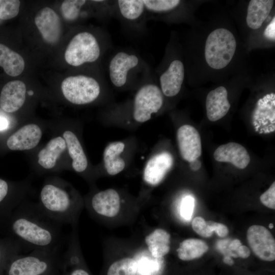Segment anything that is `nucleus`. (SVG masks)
<instances>
[{
	"label": "nucleus",
	"mask_w": 275,
	"mask_h": 275,
	"mask_svg": "<svg viewBox=\"0 0 275 275\" xmlns=\"http://www.w3.org/2000/svg\"><path fill=\"white\" fill-rule=\"evenodd\" d=\"M260 200L261 203L267 207L274 210L275 209V182H273L269 188L263 193Z\"/></svg>",
	"instance_id": "35"
},
{
	"label": "nucleus",
	"mask_w": 275,
	"mask_h": 275,
	"mask_svg": "<svg viewBox=\"0 0 275 275\" xmlns=\"http://www.w3.org/2000/svg\"><path fill=\"white\" fill-rule=\"evenodd\" d=\"M0 66L8 75L17 76L23 72L25 63L19 54L0 43Z\"/></svg>",
	"instance_id": "27"
},
{
	"label": "nucleus",
	"mask_w": 275,
	"mask_h": 275,
	"mask_svg": "<svg viewBox=\"0 0 275 275\" xmlns=\"http://www.w3.org/2000/svg\"><path fill=\"white\" fill-rule=\"evenodd\" d=\"M97 78L86 74L71 75L62 81L61 90L65 98L77 105L90 103L101 92V84Z\"/></svg>",
	"instance_id": "8"
},
{
	"label": "nucleus",
	"mask_w": 275,
	"mask_h": 275,
	"mask_svg": "<svg viewBox=\"0 0 275 275\" xmlns=\"http://www.w3.org/2000/svg\"><path fill=\"white\" fill-rule=\"evenodd\" d=\"M191 163V168L193 170H197L200 167V163L197 159L192 161Z\"/></svg>",
	"instance_id": "42"
},
{
	"label": "nucleus",
	"mask_w": 275,
	"mask_h": 275,
	"mask_svg": "<svg viewBox=\"0 0 275 275\" xmlns=\"http://www.w3.org/2000/svg\"><path fill=\"white\" fill-rule=\"evenodd\" d=\"M2 248H3L0 245V265L1 264L3 257V251Z\"/></svg>",
	"instance_id": "44"
},
{
	"label": "nucleus",
	"mask_w": 275,
	"mask_h": 275,
	"mask_svg": "<svg viewBox=\"0 0 275 275\" xmlns=\"http://www.w3.org/2000/svg\"><path fill=\"white\" fill-rule=\"evenodd\" d=\"M171 235L165 230L158 228L145 238V242L151 256L154 258H163L170 250Z\"/></svg>",
	"instance_id": "24"
},
{
	"label": "nucleus",
	"mask_w": 275,
	"mask_h": 275,
	"mask_svg": "<svg viewBox=\"0 0 275 275\" xmlns=\"http://www.w3.org/2000/svg\"><path fill=\"white\" fill-rule=\"evenodd\" d=\"M75 240V235L72 234L68 248L63 255L61 275H90L80 266V259Z\"/></svg>",
	"instance_id": "21"
},
{
	"label": "nucleus",
	"mask_w": 275,
	"mask_h": 275,
	"mask_svg": "<svg viewBox=\"0 0 275 275\" xmlns=\"http://www.w3.org/2000/svg\"><path fill=\"white\" fill-rule=\"evenodd\" d=\"M152 74L142 82L135 93L132 103V115L135 121L144 123L158 112L164 101V96Z\"/></svg>",
	"instance_id": "7"
},
{
	"label": "nucleus",
	"mask_w": 275,
	"mask_h": 275,
	"mask_svg": "<svg viewBox=\"0 0 275 275\" xmlns=\"http://www.w3.org/2000/svg\"><path fill=\"white\" fill-rule=\"evenodd\" d=\"M240 241L238 239H234L229 244V248L233 251H236L237 249L241 245Z\"/></svg>",
	"instance_id": "40"
},
{
	"label": "nucleus",
	"mask_w": 275,
	"mask_h": 275,
	"mask_svg": "<svg viewBox=\"0 0 275 275\" xmlns=\"http://www.w3.org/2000/svg\"><path fill=\"white\" fill-rule=\"evenodd\" d=\"M0 19L8 20L15 17L19 12V1H0Z\"/></svg>",
	"instance_id": "32"
},
{
	"label": "nucleus",
	"mask_w": 275,
	"mask_h": 275,
	"mask_svg": "<svg viewBox=\"0 0 275 275\" xmlns=\"http://www.w3.org/2000/svg\"><path fill=\"white\" fill-rule=\"evenodd\" d=\"M217 161L230 162L237 168H245L250 162V157L246 149L241 145L230 142L217 147L213 153Z\"/></svg>",
	"instance_id": "19"
},
{
	"label": "nucleus",
	"mask_w": 275,
	"mask_h": 275,
	"mask_svg": "<svg viewBox=\"0 0 275 275\" xmlns=\"http://www.w3.org/2000/svg\"><path fill=\"white\" fill-rule=\"evenodd\" d=\"M62 257L59 250H34L13 257L8 275H55L61 272Z\"/></svg>",
	"instance_id": "5"
},
{
	"label": "nucleus",
	"mask_w": 275,
	"mask_h": 275,
	"mask_svg": "<svg viewBox=\"0 0 275 275\" xmlns=\"http://www.w3.org/2000/svg\"><path fill=\"white\" fill-rule=\"evenodd\" d=\"M124 147L125 144L122 142H112L105 147L103 160L105 168L109 175H117L124 169L125 161L120 157Z\"/></svg>",
	"instance_id": "23"
},
{
	"label": "nucleus",
	"mask_w": 275,
	"mask_h": 275,
	"mask_svg": "<svg viewBox=\"0 0 275 275\" xmlns=\"http://www.w3.org/2000/svg\"><path fill=\"white\" fill-rule=\"evenodd\" d=\"M55 275H61V272L60 273H58V274H55Z\"/></svg>",
	"instance_id": "46"
},
{
	"label": "nucleus",
	"mask_w": 275,
	"mask_h": 275,
	"mask_svg": "<svg viewBox=\"0 0 275 275\" xmlns=\"http://www.w3.org/2000/svg\"><path fill=\"white\" fill-rule=\"evenodd\" d=\"M173 163V157L169 152L155 155L146 163L143 175L144 180L149 185H157L170 170Z\"/></svg>",
	"instance_id": "15"
},
{
	"label": "nucleus",
	"mask_w": 275,
	"mask_h": 275,
	"mask_svg": "<svg viewBox=\"0 0 275 275\" xmlns=\"http://www.w3.org/2000/svg\"><path fill=\"white\" fill-rule=\"evenodd\" d=\"M195 207V199L190 195L184 197L181 202L180 214L185 221H189L192 217Z\"/></svg>",
	"instance_id": "34"
},
{
	"label": "nucleus",
	"mask_w": 275,
	"mask_h": 275,
	"mask_svg": "<svg viewBox=\"0 0 275 275\" xmlns=\"http://www.w3.org/2000/svg\"><path fill=\"white\" fill-rule=\"evenodd\" d=\"M177 139L182 158L191 162L199 157L202 153L200 135L197 130L189 125L181 126L177 130Z\"/></svg>",
	"instance_id": "13"
},
{
	"label": "nucleus",
	"mask_w": 275,
	"mask_h": 275,
	"mask_svg": "<svg viewBox=\"0 0 275 275\" xmlns=\"http://www.w3.org/2000/svg\"><path fill=\"white\" fill-rule=\"evenodd\" d=\"M41 136L42 131L38 125L28 124L10 136L7 141V145L12 150H30L38 145Z\"/></svg>",
	"instance_id": "18"
},
{
	"label": "nucleus",
	"mask_w": 275,
	"mask_h": 275,
	"mask_svg": "<svg viewBox=\"0 0 275 275\" xmlns=\"http://www.w3.org/2000/svg\"><path fill=\"white\" fill-rule=\"evenodd\" d=\"M184 78V67L179 59H174L159 72V85L163 96L172 97L180 91Z\"/></svg>",
	"instance_id": "12"
},
{
	"label": "nucleus",
	"mask_w": 275,
	"mask_h": 275,
	"mask_svg": "<svg viewBox=\"0 0 275 275\" xmlns=\"http://www.w3.org/2000/svg\"><path fill=\"white\" fill-rule=\"evenodd\" d=\"M206 222L207 224L211 227L213 232L216 233L219 237H224L228 234L229 229L226 225L212 221Z\"/></svg>",
	"instance_id": "36"
},
{
	"label": "nucleus",
	"mask_w": 275,
	"mask_h": 275,
	"mask_svg": "<svg viewBox=\"0 0 275 275\" xmlns=\"http://www.w3.org/2000/svg\"><path fill=\"white\" fill-rule=\"evenodd\" d=\"M8 126L7 120L5 118L0 116V131L6 129Z\"/></svg>",
	"instance_id": "41"
},
{
	"label": "nucleus",
	"mask_w": 275,
	"mask_h": 275,
	"mask_svg": "<svg viewBox=\"0 0 275 275\" xmlns=\"http://www.w3.org/2000/svg\"><path fill=\"white\" fill-rule=\"evenodd\" d=\"M38 205L46 215L62 225L74 224L79 211L78 205L67 190L51 183L43 186Z\"/></svg>",
	"instance_id": "4"
},
{
	"label": "nucleus",
	"mask_w": 275,
	"mask_h": 275,
	"mask_svg": "<svg viewBox=\"0 0 275 275\" xmlns=\"http://www.w3.org/2000/svg\"><path fill=\"white\" fill-rule=\"evenodd\" d=\"M9 191V185L7 182L0 179V203L2 202L7 197Z\"/></svg>",
	"instance_id": "38"
},
{
	"label": "nucleus",
	"mask_w": 275,
	"mask_h": 275,
	"mask_svg": "<svg viewBox=\"0 0 275 275\" xmlns=\"http://www.w3.org/2000/svg\"><path fill=\"white\" fill-rule=\"evenodd\" d=\"M92 211L97 215L112 217L120 209V198L114 189H107L95 194L90 202Z\"/></svg>",
	"instance_id": "16"
},
{
	"label": "nucleus",
	"mask_w": 275,
	"mask_h": 275,
	"mask_svg": "<svg viewBox=\"0 0 275 275\" xmlns=\"http://www.w3.org/2000/svg\"><path fill=\"white\" fill-rule=\"evenodd\" d=\"M247 240L254 254L260 259L272 261L275 259V240L265 227L254 225L247 231Z\"/></svg>",
	"instance_id": "10"
},
{
	"label": "nucleus",
	"mask_w": 275,
	"mask_h": 275,
	"mask_svg": "<svg viewBox=\"0 0 275 275\" xmlns=\"http://www.w3.org/2000/svg\"><path fill=\"white\" fill-rule=\"evenodd\" d=\"M272 0H251L248 7L246 21L249 28H260L268 16L273 5Z\"/></svg>",
	"instance_id": "22"
},
{
	"label": "nucleus",
	"mask_w": 275,
	"mask_h": 275,
	"mask_svg": "<svg viewBox=\"0 0 275 275\" xmlns=\"http://www.w3.org/2000/svg\"><path fill=\"white\" fill-rule=\"evenodd\" d=\"M108 77L116 88L140 85L151 74V68L134 51L121 49L115 52L108 61Z\"/></svg>",
	"instance_id": "2"
},
{
	"label": "nucleus",
	"mask_w": 275,
	"mask_h": 275,
	"mask_svg": "<svg viewBox=\"0 0 275 275\" xmlns=\"http://www.w3.org/2000/svg\"><path fill=\"white\" fill-rule=\"evenodd\" d=\"M268 227L270 229H272L273 228V225L272 223H270L268 225Z\"/></svg>",
	"instance_id": "45"
},
{
	"label": "nucleus",
	"mask_w": 275,
	"mask_h": 275,
	"mask_svg": "<svg viewBox=\"0 0 275 275\" xmlns=\"http://www.w3.org/2000/svg\"><path fill=\"white\" fill-rule=\"evenodd\" d=\"M209 248L203 240L188 238L182 241L177 250L178 258L183 261H189L201 257Z\"/></svg>",
	"instance_id": "28"
},
{
	"label": "nucleus",
	"mask_w": 275,
	"mask_h": 275,
	"mask_svg": "<svg viewBox=\"0 0 275 275\" xmlns=\"http://www.w3.org/2000/svg\"><path fill=\"white\" fill-rule=\"evenodd\" d=\"M194 231L200 236L208 238L212 236L213 231L207 222L201 216H196L191 223Z\"/></svg>",
	"instance_id": "33"
},
{
	"label": "nucleus",
	"mask_w": 275,
	"mask_h": 275,
	"mask_svg": "<svg viewBox=\"0 0 275 275\" xmlns=\"http://www.w3.org/2000/svg\"><path fill=\"white\" fill-rule=\"evenodd\" d=\"M87 3L85 0L64 1L61 7L64 18L69 21H74L79 18L81 9Z\"/></svg>",
	"instance_id": "30"
},
{
	"label": "nucleus",
	"mask_w": 275,
	"mask_h": 275,
	"mask_svg": "<svg viewBox=\"0 0 275 275\" xmlns=\"http://www.w3.org/2000/svg\"><path fill=\"white\" fill-rule=\"evenodd\" d=\"M69 155L72 159V166L77 172H82L88 166V160L82 147L76 135L71 131L63 133Z\"/></svg>",
	"instance_id": "25"
},
{
	"label": "nucleus",
	"mask_w": 275,
	"mask_h": 275,
	"mask_svg": "<svg viewBox=\"0 0 275 275\" xmlns=\"http://www.w3.org/2000/svg\"><path fill=\"white\" fill-rule=\"evenodd\" d=\"M35 23L46 42L54 44L59 40L62 32L61 20L52 9L46 7L40 10L35 17Z\"/></svg>",
	"instance_id": "14"
},
{
	"label": "nucleus",
	"mask_w": 275,
	"mask_h": 275,
	"mask_svg": "<svg viewBox=\"0 0 275 275\" xmlns=\"http://www.w3.org/2000/svg\"><path fill=\"white\" fill-rule=\"evenodd\" d=\"M162 262V258L143 257L138 261H136V273L138 272L140 275H155L161 268Z\"/></svg>",
	"instance_id": "31"
},
{
	"label": "nucleus",
	"mask_w": 275,
	"mask_h": 275,
	"mask_svg": "<svg viewBox=\"0 0 275 275\" xmlns=\"http://www.w3.org/2000/svg\"><path fill=\"white\" fill-rule=\"evenodd\" d=\"M66 148V142L63 138L58 136L51 139L39 152L38 163L45 169H52Z\"/></svg>",
	"instance_id": "26"
},
{
	"label": "nucleus",
	"mask_w": 275,
	"mask_h": 275,
	"mask_svg": "<svg viewBox=\"0 0 275 275\" xmlns=\"http://www.w3.org/2000/svg\"><path fill=\"white\" fill-rule=\"evenodd\" d=\"M136 271L135 260L126 257L112 264L107 270V275H135Z\"/></svg>",
	"instance_id": "29"
},
{
	"label": "nucleus",
	"mask_w": 275,
	"mask_h": 275,
	"mask_svg": "<svg viewBox=\"0 0 275 275\" xmlns=\"http://www.w3.org/2000/svg\"><path fill=\"white\" fill-rule=\"evenodd\" d=\"M236 48V41L233 34L226 29H217L209 34L206 41V63L213 69H223L232 60Z\"/></svg>",
	"instance_id": "6"
},
{
	"label": "nucleus",
	"mask_w": 275,
	"mask_h": 275,
	"mask_svg": "<svg viewBox=\"0 0 275 275\" xmlns=\"http://www.w3.org/2000/svg\"><path fill=\"white\" fill-rule=\"evenodd\" d=\"M123 28L134 35L147 31V16L143 0L114 1V17Z\"/></svg>",
	"instance_id": "9"
},
{
	"label": "nucleus",
	"mask_w": 275,
	"mask_h": 275,
	"mask_svg": "<svg viewBox=\"0 0 275 275\" xmlns=\"http://www.w3.org/2000/svg\"><path fill=\"white\" fill-rule=\"evenodd\" d=\"M231 105L228 99L227 89L221 86L211 91L206 100V109L208 119L217 121L224 117L230 109Z\"/></svg>",
	"instance_id": "20"
},
{
	"label": "nucleus",
	"mask_w": 275,
	"mask_h": 275,
	"mask_svg": "<svg viewBox=\"0 0 275 275\" xmlns=\"http://www.w3.org/2000/svg\"><path fill=\"white\" fill-rule=\"evenodd\" d=\"M224 262L229 265H232L234 263L233 260L230 257H225L224 258Z\"/></svg>",
	"instance_id": "43"
},
{
	"label": "nucleus",
	"mask_w": 275,
	"mask_h": 275,
	"mask_svg": "<svg viewBox=\"0 0 275 275\" xmlns=\"http://www.w3.org/2000/svg\"><path fill=\"white\" fill-rule=\"evenodd\" d=\"M62 225L46 215L38 205H22L15 211L11 230L22 250H59Z\"/></svg>",
	"instance_id": "1"
},
{
	"label": "nucleus",
	"mask_w": 275,
	"mask_h": 275,
	"mask_svg": "<svg viewBox=\"0 0 275 275\" xmlns=\"http://www.w3.org/2000/svg\"><path fill=\"white\" fill-rule=\"evenodd\" d=\"M237 256L243 259L248 258L251 252L249 249L245 245H240L236 250Z\"/></svg>",
	"instance_id": "39"
},
{
	"label": "nucleus",
	"mask_w": 275,
	"mask_h": 275,
	"mask_svg": "<svg viewBox=\"0 0 275 275\" xmlns=\"http://www.w3.org/2000/svg\"><path fill=\"white\" fill-rule=\"evenodd\" d=\"M111 46L109 35L98 38L88 31L75 34L68 44L64 54L66 62L73 67L93 63L100 59Z\"/></svg>",
	"instance_id": "3"
},
{
	"label": "nucleus",
	"mask_w": 275,
	"mask_h": 275,
	"mask_svg": "<svg viewBox=\"0 0 275 275\" xmlns=\"http://www.w3.org/2000/svg\"><path fill=\"white\" fill-rule=\"evenodd\" d=\"M26 86L20 80H12L3 88L0 96V106L7 113L18 110L25 100Z\"/></svg>",
	"instance_id": "17"
},
{
	"label": "nucleus",
	"mask_w": 275,
	"mask_h": 275,
	"mask_svg": "<svg viewBox=\"0 0 275 275\" xmlns=\"http://www.w3.org/2000/svg\"><path fill=\"white\" fill-rule=\"evenodd\" d=\"M256 131L269 133L275 130V94H267L257 102L252 115Z\"/></svg>",
	"instance_id": "11"
},
{
	"label": "nucleus",
	"mask_w": 275,
	"mask_h": 275,
	"mask_svg": "<svg viewBox=\"0 0 275 275\" xmlns=\"http://www.w3.org/2000/svg\"><path fill=\"white\" fill-rule=\"evenodd\" d=\"M265 37L270 40H275V17H274L269 24L266 28L264 33Z\"/></svg>",
	"instance_id": "37"
}]
</instances>
